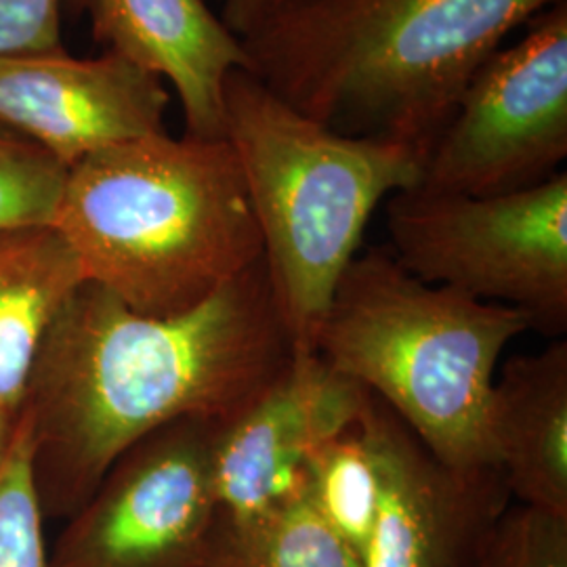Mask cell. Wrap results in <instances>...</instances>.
<instances>
[{
    "label": "cell",
    "instance_id": "cell-14",
    "mask_svg": "<svg viewBox=\"0 0 567 567\" xmlns=\"http://www.w3.org/2000/svg\"><path fill=\"white\" fill-rule=\"evenodd\" d=\"M82 280L53 225L0 229V402L21 404L42 334Z\"/></svg>",
    "mask_w": 567,
    "mask_h": 567
},
{
    "label": "cell",
    "instance_id": "cell-2",
    "mask_svg": "<svg viewBox=\"0 0 567 567\" xmlns=\"http://www.w3.org/2000/svg\"><path fill=\"white\" fill-rule=\"evenodd\" d=\"M559 0H295L243 41L246 70L349 137L435 142L473 74Z\"/></svg>",
    "mask_w": 567,
    "mask_h": 567
},
{
    "label": "cell",
    "instance_id": "cell-5",
    "mask_svg": "<svg viewBox=\"0 0 567 567\" xmlns=\"http://www.w3.org/2000/svg\"><path fill=\"white\" fill-rule=\"evenodd\" d=\"M225 140L240 163L276 307L295 347L316 337L379 204L416 187L410 145L334 133L271 93L248 70L225 81Z\"/></svg>",
    "mask_w": 567,
    "mask_h": 567
},
{
    "label": "cell",
    "instance_id": "cell-16",
    "mask_svg": "<svg viewBox=\"0 0 567 567\" xmlns=\"http://www.w3.org/2000/svg\"><path fill=\"white\" fill-rule=\"evenodd\" d=\"M362 416L305 461V498L332 527L353 553L364 559L370 545L379 501L381 475L374 437L368 423V408Z\"/></svg>",
    "mask_w": 567,
    "mask_h": 567
},
{
    "label": "cell",
    "instance_id": "cell-18",
    "mask_svg": "<svg viewBox=\"0 0 567 567\" xmlns=\"http://www.w3.org/2000/svg\"><path fill=\"white\" fill-rule=\"evenodd\" d=\"M42 524L28 435L20 419L18 440L0 473V567H49Z\"/></svg>",
    "mask_w": 567,
    "mask_h": 567
},
{
    "label": "cell",
    "instance_id": "cell-10",
    "mask_svg": "<svg viewBox=\"0 0 567 567\" xmlns=\"http://www.w3.org/2000/svg\"><path fill=\"white\" fill-rule=\"evenodd\" d=\"M381 501L362 567H471L513 505L498 466L454 468L372 395Z\"/></svg>",
    "mask_w": 567,
    "mask_h": 567
},
{
    "label": "cell",
    "instance_id": "cell-17",
    "mask_svg": "<svg viewBox=\"0 0 567 567\" xmlns=\"http://www.w3.org/2000/svg\"><path fill=\"white\" fill-rule=\"evenodd\" d=\"M68 166L0 126V229L53 225Z\"/></svg>",
    "mask_w": 567,
    "mask_h": 567
},
{
    "label": "cell",
    "instance_id": "cell-6",
    "mask_svg": "<svg viewBox=\"0 0 567 567\" xmlns=\"http://www.w3.org/2000/svg\"><path fill=\"white\" fill-rule=\"evenodd\" d=\"M391 255L408 274L567 328V173L536 187L468 196L410 187L385 200Z\"/></svg>",
    "mask_w": 567,
    "mask_h": 567
},
{
    "label": "cell",
    "instance_id": "cell-7",
    "mask_svg": "<svg viewBox=\"0 0 567 567\" xmlns=\"http://www.w3.org/2000/svg\"><path fill=\"white\" fill-rule=\"evenodd\" d=\"M567 158V0L501 47L426 150L419 187L494 196L536 187Z\"/></svg>",
    "mask_w": 567,
    "mask_h": 567
},
{
    "label": "cell",
    "instance_id": "cell-11",
    "mask_svg": "<svg viewBox=\"0 0 567 567\" xmlns=\"http://www.w3.org/2000/svg\"><path fill=\"white\" fill-rule=\"evenodd\" d=\"M168 102L161 76L116 53L79 60L61 49L0 60V126L68 168L105 147L166 133Z\"/></svg>",
    "mask_w": 567,
    "mask_h": 567
},
{
    "label": "cell",
    "instance_id": "cell-20",
    "mask_svg": "<svg viewBox=\"0 0 567 567\" xmlns=\"http://www.w3.org/2000/svg\"><path fill=\"white\" fill-rule=\"evenodd\" d=\"M61 49V0H0V60Z\"/></svg>",
    "mask_w": 567,
    "mask_h": 567
},
{
    "label": "cell",
    "instance_id": "cell-12",
    "mask_svg": "<svg viewBox=\"0 0 567 567\" xmlns=\"http://www.w3.org/2000/svg\"><path fill=\"white\" fill-rule=\"evenodd\" d=\"M95 42L175 86L185 135L225 140V81L248 65L243 41L204 0H61Z\"/></svg>",
    "mask_w": 567,
    "mask_h": 567
},
{
    "label": "cell",
    "instance_id": "cell-4",
    "mask_svg": "<svg viewBox=\"0 0 567 567\" xmlns=\"http://www.w3.org/2000/svg\"><path fill=\"white\" fill-rule=\"evenodd\" d=\"M532 330L524 311L408 274L389 248L347 265L316 353L364 386L454 468L496 466L487 405L507 344Z\"/></svg>",
    "mask_w": 567,
    "mask_h": 567
},
{
    "label": "cell",
    "instance_id": "cell-21",
    "mask_svg": "<svg viewBox=\"0 0 567 567\" xmlns=\"http://www.w3.org/2000/svg\"><path fill=\"white\" fill-rule=\"evenodd\" d=\"M290 2L295 0H224L221 20L234 37L244 41Z\"/></svg>",
    "mask_w": 567,
    "mask_h": 567
},
{
    "label": "cell",
    "instance_id": "cell-3",
    "mask_svg": "<svg viewBox=\"0 0 567 567\" xmlns=\"http://www.w3.org/2000/svg\"><path fill=\"white\" fill-rule=\"evenodd\" d=\"M53 227L84 280L152 318L196 309L264 257L227 140L161 133L82 158Z\"/></svg>",
    "mask_w": 567,
    "mask_h": 567
},
{
    "label": "cell",
    "instance_id": "cell-22",
    "mask_svg": "<svg viewBox=\"0 0 567 567\" xmlns=\"http://www.w3.org/2000/svg\"><path fill=\"white\" fill-rule=\"evenodd\" d=\"M20 431V405L0 402V473L9 461V454Z\"/></svg>",
    "mask_w": 567,
    "mask_h": 567
},
{
    "label": "cell",
    "instance_id": "cell-19",
    "mask_svg": "<svg viewBox=\"0 0 567 567\" xmlns=\"http://www.w3.org/2000/svg\"><path fill=\"white\" fill-rule=\"evenodd\" d=\"M471 567H567V517L511 505Z\"/></svg>",
    "mask_w": 567,
    "mask_h": 567
},
{
    "label": "cell",
    "instance_id": "cell-9",
    "mask_svg": "<svg viewBox=\"0 0 567 567\" xmlns=\"http://www.w3.org/2000/svg\"><path fill=\"white\" fill-rule=\"evenodd\" d=\"M372 393L295 347L288 364L224 419L215 442L219 513L243 519L305 494V461L353 425Z\"/></svg>",
    "mask_w": 567,
    "mask_h": 567
},
{
    "label": "cell",
    "instance_id": "cell-13",
    "mask_svg": "<svg viewBox=\"0 0 567 567\" xmlns=\"http://www.w3.org/2000/svg\"><path fill=\"white\" fill-rule=\"evenodd\" d=\"M487 437L517 505L567 517V341L496 372Z\"/></svg>",
    "mask_w": 567,
    "mask_h": 567
},
{
    "label": "cell",
    "instance_id": "cell-15",
    "mask_svg": "<svg viewBox=\"0 0 567 567\" xmlns=\"http://www.w3.org/2000/svg\"><path fill=\"white\" fill-rule=\"evenodd\" d=\"M204 567H362L303 496L252 517L217 515Z\"/></svg>",
    "mask_w": 567,
    "mask_h": 567
},
{
    "label": "cell",
    "instance_id": "cell-1",
    "mask_svg": "<svg viewBox=\"0 0 567 567\" xmlns=\"http://www.w3.org/2000/svg\"><path fill=\"white\" fill-rule=\"evenodd\" d=\"M292 351L264 257L173 318L137 313L82 280L47 326L21 395L44 519L74 515L156 429L236 414Z\"/></svg>",
    "mask_w": 567,
    "mask_h": 567
},
{
    "label": "cell",
    "instance_id": "cell-8",
    "mask_svg": "<svg viewBox=\"0 0 567 567\" xmlns=\"http://www.w3.org/2000/svg\"><path fill=\"white\" fill-rule=\"evenodd\" d=\"M221 421L182 419L124 450L65 519L49 567H204Z\"/></svg>",
    "mask_w": 567,
    "mask_h": 567
}]
</instances>
